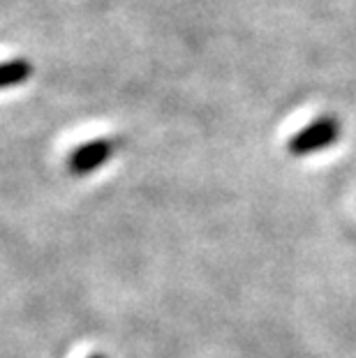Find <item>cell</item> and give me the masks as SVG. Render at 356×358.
Instances as JSON below:
<instances>
[{
  "label": "cell",
  "mask_w": 356,
  "mask_h": 358,
  "mask_svg": "<svg viewBox=\"0 0 356 358\" xmlns=\"http://www.w3.org/2000/svg\"><path fill=\"white\" fill-rule=\"evenodd\" d=\"M88 358H107V356H104V354H90Z\"/></svg>",
  "instance_id": "obj_4"
},
{
  "label": "cell",
  "mask_w": 356,
  "mask_h": 358,
  "mask_svg": "<svg viewBox=\"0 0 356 358\" xmlns=\"http://www.w3.org/2000/svg\"><path fill=\"white\" fill-rule=\"evenodd\" d=\"M120 143L111 136H100L88 143H81L67 157V171L72 176H88V173L97 171L100 166H104L111 159V155L116 153Z\"/></svg>",
  "instance_id": "obj_2"
},
{
  "label": "cell",
  "mask_w": 356,
  "mask_h": 358,
  "mask_svg": "<svg viewBox=\"0 0 356 358\" xmlns=\"http://www.w3.org/2000/svg\"><path fill=\"white\" fill-rule=\"evenodd\" d=\"M340 136V123L333 116H322L313 120L308 127L299 129L297 134L292 136L290 143H287V150L292 155L303 157L310 153H317V150H324L333 146Z\"/></svg>",
  "instance_id": "obj_1"
},
{
  "label": "cell",
  "mask_w": 356,
  "mask_h": 358,
  "mask_svg": "<svg viewBox=\"0 0 356 358\" xmlns=\"http://www.w3.org/2000/svg\"><path fill=\"white\" fill-rule=\"evenodd\" d=\"M33 77V63L26 58L0 60V90L14 88Z\"/></svg>",
  "instance_id": "obj_3"
}]
</instances>
